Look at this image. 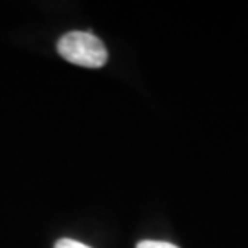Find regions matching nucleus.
Segmentation results:
<instances>
[{
	"label": "nucleus",
	"instance_id": "nucleus-1",
	"mask_svg": "<svg viewBox=\"0 0 248 248\" xmlns=\"http://www.w3.org/2000/svg\"><path fill=\"white\" fill-rule=\"evenodd\" d=\"M57 52L62 59L85 68H101L108 59L105 45L89 31H68L59 39Z\"/></svg>",
	"mask_w": 248,
	"mask_h": 248
},
{
	"label": "nucleus",
	"instance_id": "nucleus-2",
	"mask_svg": "<svg viewBox=\"0 0 248 248\" xmlns=\"http://www.w3.org/2000/svg\"><path fill=\"white\" fill-rule=\"evenodd\" d=\"M136 248H178L177 245L173 243H168V241H140Z\"/></svg>",
	"mask_w": 248,
	"mask_h": 248
},
{
	"label": "nucleus",
	"instance_id": "nucleus-3",
	"mask_svg": "<svg viewBox=\"0 0 248 248\" xmlns=\"http://www.w3.org/2000/svg\"><path fill=\"white\" fill-rule=\"evenodd\" d=\"M53 248H92V247L85 245V243H81V241L68 239V237H64V239H59V241H57Z\"/></svg>",
	"mask_w": 248,
	"mask_h": 248
}]
</instances>
